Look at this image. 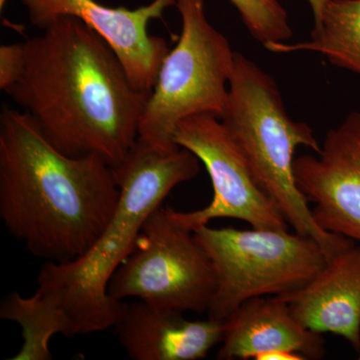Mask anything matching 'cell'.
I'll list each match as a JSON object with an SVG mask.
<instances>
[{
	"instance_id": "obj_8",
	"label": "cell",
	"mask_w": 360,
	"mask_h": 360,
	"mask_svg": "<svg viewBox=\"0 0 360 360\" xmlns=\"http://www.w3.org/2000/svg\"><path fill=\"white\" fill-rule=\"evenodd\" d=\"M174 141L205 165L212 180L210 205L194 212L174 210V217L191 231L210 220L232 219L253 229L288 231L290 224L255 179L245 155L221 120L212 115L191 116L177 125Z\"/></svg>"
},
{
	"instance_id": "obj_4",
	"label": "cell",
	"mask_w": 360,
	"mask_h": 360,
	"mask_svg": "<svg viewBox=\"0 0 360 360\" xmlns=\"http://www.w3.org/2000/svg\"><path fill=\"white\" fill-rule=\"evenodd\" d=\"M220 120L258 184L296 233L316 241L328 262L355 246L352 239L326 231L316 224L296 184V149L304 146L316 153L321 150L314 129L290 117L274 78L238 52Z\"/></svg>"
},
{
	"instance_id": "obj_2",
	"label": "cell",
	"mask_w": 360,
	"mask_h": 360,
	"mask_svg": "<svg viewBox=\"0 0 360 360\" xmlns=\"http://www.w3.org/2000/svg\"><path fill=\"white\" fill-rule=\"evenodd\" d=\"M120 195L115 169L99 156L63 155L30 115L2 105L0 217L33 255L58 264L82 257Z\"/></svg>"
},
{
	"instance_id": "obj_7",
	"label": "cell",
	"mask_w": 360,
	"mask_h": 360,
	"mask_svg": "<svg viewBox=\"0 0 360 360\" xmlns=\"http://www.w3.org/2000/svg\"><path fill=\"white\" fill-rule=\"evenodd\" d=\"M217 288L212 260L194 236L160 205L144 222L134 251L118 267L108 295L180 312H207Z\"/></svg>"
},
{
	"instance_id": "obj_9",
	"label": "cell",
	"mask_w": 360,
	"mask_h": 360,
	"mask_svg": "<svg viewBox=\"0 0 360 360\" xmlns=\"http://www.w3.org/2000/svg\"><path fill=\"white\" fill-rule=\"evenodd\" d=\"M32 25L44 30L63 16L77 18L112 49L130 82L142 92L150 94L158 71L169 51L167 40L151 35V21L160 20L176 0H153L146 6H104L97 0H21Z\"/></svg>"
},
{
	"instance_id": "obj_12",
	"label": "cell",
	"mask_w": 360,
	"mask_h": 360,
	"mask_svg": "<svg viewBox=\"0 0 360 360\" xmlns=\"http://www.w3.org/2000/svg\"><path fill=\"white\" fill-rule=\"evenodd\" d=\"M278 296L305 328L340 336L360 354V248L340 253L300 290Z\"/></svg>"
},
{
	"instance_id": "obj_1",
	"label": "cell",
	"mask_w": 360,
	"mask_h": 360,
	"mask_svg": "<svg viewBox=\"0 0 360 360\" xmlns=\"http://www.w3.org/2000/svg\"><path fill=\"white\" fill-rule=\"evenodd\" d=\"M25 63L6 94L52 146L72 158L122 165L139 139L149 94L112 49L77 18L51 21L25 41Z\"/></svg>"
},
{
	"instance_id": "obj_15",
	"label": "cell",
	"mask_w": 360,
	"mask_h": 360,
	"mask_svg": "<svg viewBox=\"0 0 360 360\" xmlns=\"http://www.w3.org/2000/svg\"><path fill=\"white\" fill-rule=\"evenodd\" d=\"M0 319L15 322L21 328L23 343L11 360H51L52 336L77 335L68 314L39 290L30 297L18 291L8 293L0 303Z\"/></svg>"
},
{
	"instance_id": "obj_19",
	"label": "cell",
	"mask_w": 360,
	"mask_h": 360,
	"mask_svg": "<svg viewBox=\"0 0 360 360\" xmlns=\"http://www.w3.org/2000/svg\"><path fill=\"white\" fill-rule=\"evenodd\" d=\"M329 0H307L314 14V25H317L321 20L324 8L328 6Z\"/></svg>"
},
{
	"instance_id": "obj_17",
	"label": "cell",
	"mask_w": 360,
	"mask_h": 360,
	"mask_svg": "<svg viewBox=\"0 0 360 360\" xmlns=\"http://www.w3.org/2000/svg\"><path fill=\"white\" fill-rule=\"evenodd\" d=\"M25 42L0 47V89L6 91L18 80L25 63Z\"/></svg>"
},
{
	"instance_id": "obj_10",
	"label": "cell",
	"mask_w": 360,
	"mask_h": 360,
	"mask_svg": "<svg viewBox=\"0 0 360 360\" xmlns=\"http://www.w3.org/2000/svg\"><path fill=\"white\" fill-rule=\"evenodd\" d=\"M319 156L295 160L298 188L316 224L326 231L360 241V112L349 113L326 134Z\"/></svg>"
},
{
	"instance_id": "obj_5",
	"label": "cell",
	"mask_w": 360,
	"mask_h": 360,
	"mask_svg": "<svg viewBox=\"0 0 360 360\" xmlns=\"http://www.w3.org/2000/svg\"><path fill=\"white\" fill-rule=\"evenodd\" d=\"M175 7L179 39L160 66L139 127V139L162 151L180 148L174 134L186 118H221L236 63L229 40L207 20L205 0H176Z\"/></svg>"
},
{
	"instance_id": "obj_3",
	"label": "cell",
	"mask_w": 360,
	"mask_h": 360,
	"mask_svg": "<svg viewBox=\"0 0 360 360\" xmlns=\"http://www.w3.org/2000/svg\"><path fill=\"white\" fill-rule=\"evenodd\" d=\"M115 169L120 189L115 213L96 243L71 262H46L37 290L63 309L77 335L115 328L127 303L108 295L111 277L131 255L144 222L168 194L200 172V160L180 148L162 151L137 139Z\"/></svg>"
},
{
	"instance_id": "obj_21",
	"label": "cell",
	"mask_w": 360,
	"mask_h": 360,
	"mask_svg": "<svg viewBox=\"0 0 360 360\" xmlns=\"http://www.w3.org/2000/svg\"><path fill=\"white\" fill-rule=\"evenodd\" d=\"M359 359H360V354L359 355Z\"/></svg>"
},
{
	"instance_id": "obj_6",
	"label": "cell",
	"mask_w": 360,
	"mask_h": 360,
	"mask_svg": "<svg viewBox=\"0 0 360 360\" xmlns=\"http://www.w3.org/2000/svg\"><path fill=\"white\" fill-rule=\"evenodd\" d=\"M193 232L214 269L217 288L207 315L215 321H227L252 298L300 290L328 262L316 241L295 231L206 224Z\"/></svg>"
},
{
	"instance_id": "obj_18",
	"label": "cell",
	"mask_w": 360,
	"mask_h": 360,
	"mask_svg": "<svg viewBox=\"0 0 360 360\" xmlns=\"http://www.w3.org/2000/svg\"><path fill=\"white\" fill-rule=\"evenodd\" d=\"M257 360H304L302 355L288 350H274L260 355Z\"/></svg>"
},
{
	"instance_id": "obj_14",
	"label": "cell",
	"mask_w": 360,
	"mask_h": 360,
	"mask_svg": "<svg viewBox=\"0 0 360 360\" xmlns=\"http://www.w3.org/2000/svg\"><path fill=\"white\" fill-rule=\"evenodd\" d=\"M264 47L276 53L317 52L333 65L360 75V0H329L307 41L274 42Z\"/></svg>"
},
{
	"instance_id": "obj_16",
	"label": "cell",
	"mask_w": 360,
	"mask_h": 360,
	"mask_svg": "<svg viewBox=\"0 0 360 360\" xmlns=\"http://www.w3.org/2000/svg\"><path fill=\"white\" fill-rule=\"evenodd\" d=\"M251 37L264 45L292 37L288 14L277 0H229Z\"/></svg>"
},
{
	"instance_id": "obj_13",
	"label": "cell",
	"mask_w": 360,
	"mask_h": 360,
	"mask_svg": "<svg viewBox=\"0 0 360 360\" xmlns=\"http://www.w3.org/2000/svg\"><path fill=\"white\" fill-rule=\"evenodd\" d=\"M217 359H257L274 350H288L304 359L326 356L321 333L305 328L279 296L248 300L225 321L224 340Z\"/></svg>"
},
{
	"instance_id": "obj_20",
	"label": "cell",
	"mask_w": 360,
	"mask_h": 360,
	"mask_svg": "<svg viewBox=\"0 0 360 360\" xmlns=\"http://www.w3.org/2000/svg\"><path fill=\"white\" fill-rule=\"evenodd\" d=\"M7 1H8V0H0V9H1V11H4V7H6Z\"/></svg>"
},
{
	"instance_id": "obj_11",
	"label": "cell",
	"mask_w": 360,
	"mask_h": 360,
	"mask_svg": "<svg viewBox=\"0 0 360 360\" xmlns=\"http://www.w3.org/2000/svg\"><path fill=\"white\" fill-rule=\"evenodd\" d=\"M118 341L132 360H200L224 340L225 321H189L184 312L137 300L115 326Z\"/></svg>"
}]
</instances>
